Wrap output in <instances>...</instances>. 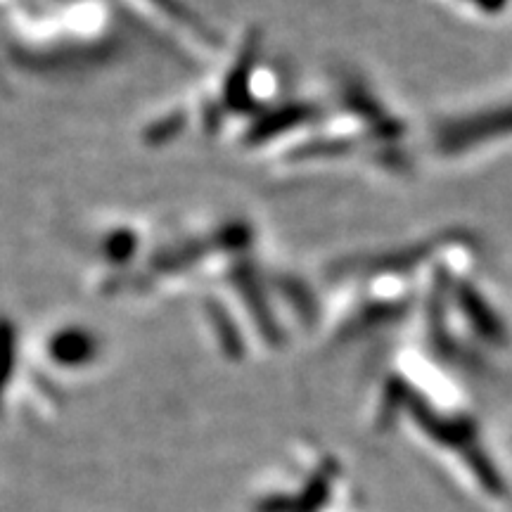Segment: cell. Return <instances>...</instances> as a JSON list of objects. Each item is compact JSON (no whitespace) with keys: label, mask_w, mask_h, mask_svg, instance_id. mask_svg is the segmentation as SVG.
I'll return each mask as SVG.
<instances>
[{"label":"cell","mask_w":512,"mask_h":512,"mask_svg":"<svg viewBox=\"0 0 512 512\" xmlns=\"http://www.w3.org/2000/svg\"><path fill=\"white\" fill-rule=\"evenodd\" d=\"M512 136V102L472 112V117L446 119L434 128V150L444 157H463L470 150Z\"/></svg>","instance_id":"obj_1"},{"label":"cell","mask_w":512,"mask_h":512,"mask_svg":"<svg viewBox=\"0 0 512 512\" xmlns=\"http://www.w3.org/2000/svg\"><path fill=\"white\" fill-rule=\"evenodd\" d=\"M100 356L98 337L79 325H62L46 337L43 358L50 366L62 370H81L95 366Z\"/></svg>","instance_id":"obj_2"}]
</instances>
